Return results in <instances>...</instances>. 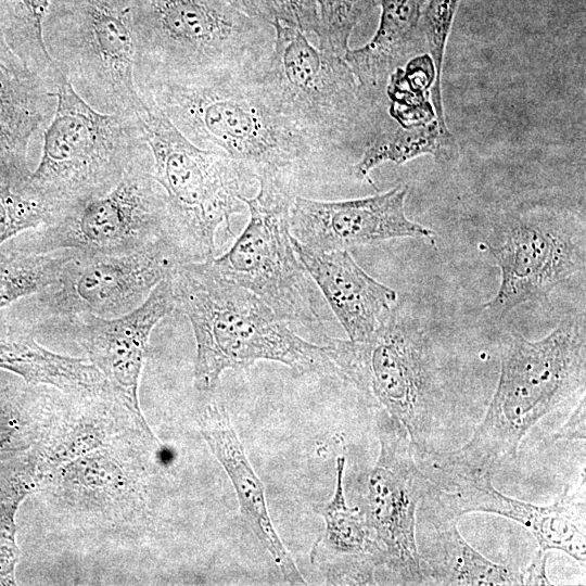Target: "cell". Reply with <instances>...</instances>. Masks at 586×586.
<instances>
[{
	"label": "cell",
	"instance_id": "obj_17",
	"mask_svg": "<svg viewBox=\"0 0 586 586\" xmlns=\"http://www.w3.org/2000/svg\"><path fill=\"white\" fill-rule=\"evenodd\" d=\"M407 186L372 196L321 201L296 195L290 208L293 238L315 251L347 250L395 238H421L435 243L433 230L405 213Z\"/></svg>",
	"mask_w": 586,
	"mask_h": 586
},
{
	"label": "cell",
	"instance_id": "obj_34",
	"mask_svg": "<svg viewBox=\"0 0 586 586\" xmlns=\"http://www.w3.org/2000/svg\"><path fill=\"white\" fill-rule=\"evenodd\" d=\"M264 21L300 29L306 36L316 35L318 16L316 0H256Z\"/></svg>",
	"mask_w": 586,
	"mask_h": 586
},
{
	"label": "cell",
	"instance_id": "obj_32",
	"mask_svg": "<svg viewBox=\"0 0 586 586\" xmlns=\"http://www.w3.org/2000/svg\"><path fill=\"white\" fill-rule=\"evenodd\" d=\"M25 186L0 175V247L18 234L49 226L53 220L48 208L29 195Z\"/></svg>",
	"mask_w": 586,
	"mask_h": 586
},
{
	"label": "cell",
	"instance_id": "obj_7",
	"mask_svg": "<svg viewBox=\"0 0 586 586\" xmlns=\"http://www.w3.org/2000/svg\"><path fill=\"white\" fill-rule=\"evenodd\" d=\"M55 97L39 164L25 186L52 214V222L77 204L113 189L150 149L140 117L94 110L64 75Z\"/></svg>",
	"mask_w": 586,
	"mask_h": 586
},
{
	"label": "cell",
	"instance_id": "obj_27",
	"mask_svg": "<svg viewBox=\"0 0 586 586\" xmlns=\"http://www.w3.org/2000/svg\"><path fill=\"white\" fill-rule=\"evenodd\" d=\"M74 254L75 250L38 253L18 241L4 243L0 247V310L56 283Z\"/></svg>",
	"mask_w": 586,
	"mask_h": 586
},
{
	"label": "cell",
	"instance_id": "obj_38",
	"mask_svg": "<svg viewBox=\"0 0 586 586\" xmlns=\"http://www.w3.org/2000/svg\"><path fill=\"white\" fill-rule=\"evenodd\" d=\"M244 13L264 21L256 0H224ZM266 22V21H265Z\"/></svg>",
	"mask_w": 586,
	"mask_h": 586
},
{
	"label": "cell",
	"instance_id": "obj_35",
	"mask_svg": "<svg viewBox=\"0 0 586 586\" xmlns=\"http://www.w3.org/2000/svg\"><path fill=\"white\" fill-rule=\"evenodd\" d=\"M585 394L582 396L571 416L553 435L555 441H585Z\"/></svg>",
	"mask_w": 586,
	"mask_h": 586
},
{
	"label": "cell",
	"instance_id": "obj_22",
	"mask_svg": "<svg viewBox=\"0 0 586 586\" xmlns=\"http://www.w3.org/2000/svg\"><path fill=\"white\" fill-rule=\"evenodd\" d=\"M55 90L37 76L0 69V174L15 183L29 179L28 146L53 117Z\"/></svg>",
	"mask_w": 586,
	"mask_h": 586
},
{
	"label": "cell",
	"instance_id": "obj_21",
	"mask_svg": "<svg viewBox=\"0 0 586 586\" xmlns=\"http://www.w3.org/2000/svg\"><path fill=\"white\" fill-rule=\"evenodd\" d=\"M418 551L423 584L492 586L523 585L521 570L496 563L474 549L457 527L459 519L419 504Z\"/></svg>",
	"mask_w": 586,
	"mask_h": 586
},
{
	"label": "cell",
	"instance_id": "obj_23",
	"mask_svg": "<svg viewBox=\"0 0 586 586\" xmlns=\"http://www.w3.org/2000/svg\"><path fill=\"white\" fill-rule=\"evenodd\" d=\"M0 368L27 383L48 385L80 397L111 393L101 371L88 359L65 356L40 345L29 328L0 316Z\"/></svg>",
	"mask_w": 586,
	"mask_h": 586
},
{
	"label": "cell",
	"instance_id": "obj_31",
	"mask_svg": "<svg viewBox=\"0 0 586 586\" xmlns=\"http://www.w3.org/2000/svg\"><path fill=\"white\" fill-rule=\"evenodd\" d=\"M461 0H426L422 9L419 31H422L431 55L435 77L432 100L436 119L446 125L442 100L441 77L446 43Z\"/></svg>",
	"mask_w": 586,
	"mask_h": 586
},
{
	"label": "cell",
	"instance_id": "obj_18",
	"mask_svg": "<svg viewBox=\"0 0 586 586\" xmlns=\"http://www.w3.org/2000/svg\"><path fill=\"white\" fill-rule=\"evenodd\" d=\"M345 466L346 458L336 457L332 497L311 506L324 527L310 549L309 561L327 585H377L383 553L365 511L346 502Z\"/></svg>",
	"mask_w": 586,
	"mask_h": 586
},
{
	"label": "cell",
	"instance_id": "obj_5",
	"mask_svg": "<svg viewBox=\"0 0 586 586\" xmlns=\"http://www.w3.org/2000/svg\"><path fill=\"white\" fill-rule=\"evenodd\" d=\"M136 85L249 69L272 49L271 24L224 0H132Z\"/></svg>",
	"mask_w": 586,
	"mask_h": 586
},
{
	"label": "cell",
	"instance_id": "obj_6",
	"mask_svg": "<svg viewBox=\"0 0 586 586\" xmlns=\"http://www.w3.org/2000/svg\"><path fill=\"white\" fill-rule=\"evenodd\" d=\"M142 100L153 174L166 198L165 239L181 263L211 259L217 230L232 233L230 219L244 209L255 177L227 155L195 145L154 102Z\"/></svg>",
	"mask_w": 586,
	"mask_h": 586
},
{
	"label": "cell",
	"instance_id": "obj_15",
	"mask_svg": "<svg viewBox=\"0 0 586 586\" xmlns=\"http://www.w3.org/2000/svg\"><path fill=\"white\" fill-rule=\"evenodd\" d=\"M485 247L500 269V284L484 309L500 319L522 304L549 302L552 290L582 267L584 233L556 219L519 218L501 245Z\"/></svg>",
	"mask_w": 586,
	"mask_h": 586
},
{
	"label": "cell",
	"instance_id": "obj_19",
	"mask_svg": "<svg viewBox=\"0 0 586 586\" xmlns=\"http://www.w3.org/2000/svg\"><path fill=\"white\" fill-rule=\"evenodd\" d=\"M198 422L211 453L234 488L244 521L270 555L283 581L289 585H307L273 525L265 486L247 458L227 408L212 403L200 412Z\"/></svg>",
	"mask_w": 586,
	"mask_h": 586
},
{
	"label": "cell",
	"instance_id": "obj_36",
	"mask_svg": "<svg viewBox=\"0 0 586 586\" xmlns=\"http://www.w3.org/2000/svg\"><path fill=\"white\" fill-rule=\"evenodd\" d=\"M521 572L523 585H552L547 574V551L538 549L530 564Z\"/></svg>",
	"mask_w": 586,
	"mask_h": 586
},
{
	"label": "cell",
	"instance_id": "obj_1",
	"mask_svg": "<svg viewBox=\"0 0 586 586\" xmlns=\"http://www.w3.org/2000/svg\"><path fill=\"white\" fill-rule=\"evenodd\" d=\"M244 71L152 79L137 88L195 145L227 155L255 180L280 178L297 190L335 156L279 113Z\"/></svg>",
	"mask_w": 586,
	"mask_h": 586
},
{
	"label": "cell",
	"instance_id": "obj_29",
	"mask_svg": "<svg viewBox=\"0 0 586 586\" xmlns=\"http://www.w3.org/2000/svg\"><path fill=\"white\" fill-rule=\"evenodd\" d=\"M318 48L343 58L349 50L357 24L380 4V0H316Z\"/></svg>",
	"mask_w": 586,
	"mask_h": 586
},
{
	"label": "cell",
	"instance_id": "obj_24",
	"mask_svg": "<svg viewBox=\"0 0 586 586\" xmlns=\"http://www.w3.org/2000/svg\"><path fill=\"white\" fill-rule=\"evenodd\" d=\"M425 1L380 0L374 36L365 46L346 52L344 61L370 101L380 104L388 79L412 52Z\"/></svg>",
	"mask_w": 586,
	"mask_h": 586
},
{
	"label": "cell",
	"instance_id": "obj_13",
	"mask_svg": "<svg viewBox=\"0 0 586 586\" xmlns=\"http://www.w3.org/2000/svg\"><path fill=\"white\" fill-rule=\"evenodd\" d=\"M178 264L165 239L120 255L75 251L56 283L37 294L38 304L44 316L59 320L116 318L140 306Z\"/></svg>",
	"mask_w": 586,
	"mask_h": 586
},
{
	"label": "cell",
	"instance_id": "obj_2",
	"mask_svg": "<svg viewBox=\"0 0 586 586\" xmlns=\"http://www.w3.org/2000/svg\"><path fill=\"white\" fill-rule=\"evenodd\" d=\"M176 308L189 319L196 345L194 386L212 391L228 369L269 360L304 375L331 370L328 346L297 335L265 302L212 263L178 264L169 275Z\"/></svg>",
	"mask_w": 586,
	"mask_h": 586
},
{
	"label": "cell",
	"instance_id": "obj_12",
	"mask_svg": "<svg viewBox=\"0 0 586 586\" xmlns=\"http://www.w3.org/2000/svg\"><path fill=\"white\" fill-rule=\"evenodd\" d=\"M429 461L421 469L420 502L435 512L461 518L471 512L497 514L518 522L536 539L540 550H560L586 564L585 476L566 488L550 506H537L496 489L493 474L461 469L442 461L434 451L420 456Z\"/></svg>",
	"mask_w": 586,
	"mask_h": 586
},
{
	"label": "cell",
	"instance_id": "obj_28",
	"mask_svg": "<svg viewBox=\"0 0 586 586\" xmlns=\"http://www.w3.org/2000/svg\"><path fill=\"white\" fill-rule=\"evenodd\" d=\"M103 424L99 419L81 417L61 428L40 454L39 472L48 475L84 455L103 448L109 440L107 428Z\"/></svg>",
	"mask_w": 586,
	"mask_h": 586
},
{
	"label": "cell",
	"instance_id": "obj_20",
	"mask_svg": "<svg viewBox=\"0 0 586 586\" xmlns=\"http://www.w3.org/2000/svg\"><path fill=\"white\" fill-rule=\"evenodd\" d=\"M292 243L348 340L367 341L396 304V291L368 275L347 250L315 251L293 235Z\"/></svg>",
	"mask_w": 586,
	"mask_h": 586
},
{
	"label": "cell",
	"instance_id": "obj_10",
	"mask_svg": "<svg viewBox=\"0 0 586 586\" xmlns=\"http://www.w3.org/2000/svg\"><path fill=\"white\" fill-rule=\"evenodd\" d=\"M254 198L243 196L249 222L230 250L212 258L216 269L250 290L285 321L321 322V302L314 281L297 257L290 229L296 189L275 177L256 178Z\"/></svg>",
	"mask_w": 586,
	"mask_h": 586
},
{
	"label": "cell",
	"instance_id": "obj_4",
	"mask_svg": "<svg viewBox=\"0 0 586 586\" xmlns=\"http://www.w3.org/2000/svg\"><path fill=\"white\" fill-rule=\"evenodd\" d=\"M271 51L244 73L271 105L337 157L382 129L343 58L315 48L300 29L272 24Z\"/></svg>",
	"mask_w": 586,
	"mask_h": 586
},
{
	"label": "cell",
	"instance_id": "obj_16",
	"mask_svg": "<svg viewBox=\"0 0 586 586\" xmlns=\"http://www.w3.org/2000/svg\"><path fill=\"white\" fill-rule=\"evenodd\" d=\"M169 275L128 314L116 318L80 315L59 320L104 375L111 394L128 409L143 433L154 441L140 408L139 383L152 330L176 308Z\"/></svg>",
	"mask_w": 586,
	"mask_h": 586
},
{
	"label": "cell",
	"instance_id": "obj_3",
	"mask_svg": "<svg viewBox=\"0 0 586 586\" xmlns=\"http://www.w3.org/2000/svg\"><path fill=\"white\" fill-rule=\"evenodd\" d=\"M578 391H585V326L563 319L548 335L530 341L512 331L502 343L500 374L484 418L470 440L444 462L489 472L513 460L528 432Z\"/></svg>",
	"mask_w": 586,
	"mask_h": 586
},
{
	"label": "cell",
	"instance_id": "obj_11",
	"mask_svg": "<svg viewBox=\"0 0 586 586\" xmlns=\"http://www.w3.org/2000/svg\"><path fill=\"white\" fill-rule=\"evenodd\" d=\"M166 215L165 193L154 177L149 149L109 192L77 204L18 242L38 253L127 254L165 239Z\"/></svg>",
	"mask_w": 586,
	"mask_h": 586
},
{
	"label": "cell",
	"instance_id": "obj_25",
	"mask_svg": "<svg viewBox=\"0 0 586 586\" xmlns=\"http://www.w3.org/2000/svg\"><path fill=\"white\" fill-rule=\"evenodd\" d=\"M456 153L454 136L447 125L441 124L435 117L382 130L366 144L353 171L356 178L373 184L370 173L383 163L400 165L426 154L437 162H444L451 160Z\"/></svg>",
	"mask_w": 586,
	"mask_h": 586
},
{
	"label": "cell",
	"instance_id": "obj_33",
	"mask_svg": "<svg viewBox=\"0 0 586 586\" xmlns=\"http://www.w3.org/2000/svg\"><path fill=\"white\" fill-rule=\"evenodd\" d=\"M35 484L29 480H22L4 489L0 494V576L12 579L17 548L14 543L13 515L21 500L34 491Z\"/></svg>",
	"mask_w": 586,
	"mask_h": 586
},
{
	"label": "cell",
	"instance_id": "obj_14",
	"mask_svg": "<svg viewBox=\"0 0 586 586\" xmlns=\"http://www.w3.org/2000/svg\"><path fill=\"white\" fill-rule=\"evenodd\" d=\"M379 455L368 476L364 511L384 564L403 585H422L417 511L423 476L405 428L382 409L375 415Z\"/></svg>",
	"mask_w": 586,
	"mask_h": 586
},
{
	"label": "cell",
	"instance_id": "obj_26",
	"mask_svg": "<svg viewBox=\"0 0 586 586\" xmlns=\"http://www.w3.org/2000/svg\"><path fill=\"white\" fill-rule=\"evenodd\" d=\"M52 0H0V23L7 43L24 67L53 88L62 72L50 56L43 37Z\"/></svg>",
	"mask_w": 586,
	"mask_h": 586
},
{
	"label": "cell",
	"instance_id": "obj_9",
	"mask_svg": "<svg viewBox=\"0 0 586 586\" xmlns=\"http://www.w3.org/2000/svg\"><path fill=\"white\" fill-rule=\"evenodd\" d=\"M46 48L78 95L94 110L140 117L135 80L132 0H52Z\"/></svg>",
	"mask_w": 586,
	"mask_h": 586
},
{
	"label": "cell",
	"instance_id": "obj_37",
	"mask_svg": "<svg viewBox=\"0 0 586 586\" xmlns=\"http://www.w3.org/2000/svg\"><path fill=\"white\" fill-rule=\"evenodd\" d=\"M0 69L16 76H30L18 58L12 52L7 43L4 33L0 23ZM35 76V75H34ZM38 77V76H37Z\"/></svg>",
	"mask_w": 586,
	"mask_h": 586
},
{
	"label": "cell",
	"instance_id": "obj_30",
	"mask_svg": "<svg viewBox=\"0 0 586 586\" xmlns=\"http://www.w3.org/2000/svg\"><path fill=\"white\" fill-rule=\"evenodd\" d=\"M101 449L84 455L59 469L63 482L85 494L117 495L128 486L123 467Z\"/></svg>",
	"mask_w": 586,
	"mask_h": 586
},
{
	"label": "cell",
	"instance_id": "obj_8",
	"mask_svg": "<svg viewBox=\"0 0 586 586\" xmlns=\"http://www.w3.org/2000/svg\"><path fill=\"white\" fill-rule=\"evenodd\" d=\"M331 370L406 430L415 453L433 451L443 398L438 368L424 332L396 304L364 342L328 337Z\"/></svg>",
	"mask_w": 586,
	"mask_h": 586
}]
</instances>
